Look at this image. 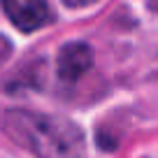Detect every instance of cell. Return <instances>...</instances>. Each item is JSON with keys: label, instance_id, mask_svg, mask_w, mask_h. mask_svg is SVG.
Wrapping results in <instances>:
<instances>
[{"label": "cell", "instance_id": "cell-4", "mask_svg": "<svg viewBox=\"0 0 158 158\" xmlns=\"http://www.w3.org/2000/svg\"><path fill=\"white\" fill-rule=\"evenodd\" d=\"M68 7H89L93 5V2H98V0H63Z\"/></svg>", "mask_w": 158, "mask_h": 158}, {"label": "cell", "instance_id": "cell-1", "mask_svg": "<svg viewBox=\"0 0 158 158\" xmlns=\"http://www.w3.org/2000/svg\"><path fill=\"white\" fill-rule=\"evenodd\" d=\"M2 130L28 149L35 158H84L86 139L77 123L51 114L10 109L2 116Z\"/></svg>", "mask_w": 158, "mask_h": 158}, {"label": "cell", "instance_id": "cell-5", "mask_svg": "<svg viewBox=\"0 0 158 158\" xmlns=\"http://www.w3.org/2000/svg\"><path fill=\"white\" fill-rule=\"evenodd\" d=\"M10 56V44H7V40L5 37H0V63Z\"/></svg>", "mask_w": 158, "mask_h": 158}, {"label": "cell", "instance_id": "cell-3", "mask_svg": "<svg viewBox=\"0 0 158 158\" xmlns=\"http://www.w3.org/2000/svg\"><path fill=\"white\" fill-rule=\"evenodd\" d=\"M93 65V51L84 42H70L58 51L56 58V68H58V77L63 81H77L79 77H84L89 68Z\"/></svg>", "mask_w": 158, "mask_h": 158}, {"label": "cell", "instance_id": "cell-2", "mask_svg": "<svg viewBox=\"0 0 158 158\" xmlns=\"http://www.w3.org/2000/svg\"><path fill=\"white\" fill-rule=\"evenodd\" d=\"M2 10L21 33H33L49 21L47 0H2Z\"/></svg>", "mask_w": 158, "mask_h": 158}]
</instances>
